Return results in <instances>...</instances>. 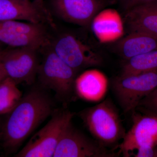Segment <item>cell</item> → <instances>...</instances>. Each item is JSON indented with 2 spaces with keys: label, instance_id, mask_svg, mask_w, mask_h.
<instances>
[{
  "label": "cell",
  "instance_id": "obj_12",
  "mask_svg": "<svg viewBox=\"0 0 157 157\" xmlns=\"http://www.w3.org/2000/svg\"><path fill=\"white\" fill-rule=\"evenodd\" d=\"M124 20L130 32L139 31L157 37V1L126 10Z\"/></svg>",
  "mask_w": 157,
  "mask_h": 157
},
{
  "label": "cell",
  "instance_id": "obj_1",
  "mask_svg": "<svg viewBox=\"0 0 157 157\" xmlns=\"http://www.w3.org/2000/svg\"><path fill=\"white\" fill-rule=\"evenodd\" d=\"M52 104L48 96L38 90L22 97L8 113L2 131L3 147L12 152L50 115Z\"/></svg>",
  "mask_w": 157,
  "mask_h": 157
},
{
  "label": "cell",
  "instance_id": "obj_25",
  "mask_svg": "<svg viewBox=\"0 0 157 157\" xmlns=\"http://www.w3.org/2000/svg\"><path fill=\"white\" fill-rule=\"evenodd\" d=\"M156 146L157 147V144H156ZM156 149H157V148Z\"/></svg>",
  "mask_w": 157,
  "mask_h": 157
},
{
  "label": "cell",
  "instance_id": "obj_21",
  "mask_svg": "<svg viewBox=\"0 0 157 157\" xmlns=\"http://www.w3.org/2000/svg\"><path fill=\"white\" fill-rule=\"evenodd\" d=\"M157 0H132L127 6L125 10H128V9L133 8L135 6L153 2H157Z\"/></svg>",
  "mask_w": 157,
  "mask_h": 157
},
{
  "label": "cell",
  "instance_id": "obj_7",
  "mask_svg": "<svg viewBox=\"0 0 157 157\" xmlns=\"http://www.w3.org/2000/svg\"><path fill=\"white\" fill-rule=\"evenodd\" d=\"M29 47H12L0 50V63L7 77L16 83L32 84L37 74L36 51Z\"/></svg>",
  "mask_w": 157,
  "mask_h": 157
},
{
  "label": "cell",
  "instance_id": "obj_17",
  "mask_svg": "<svg viewBox=\"0 0 157 157\" xmlns=\"http://www.w3.org/2000/svg\"><path fill=\"white\" fill-rule=\"evenodd\" d=\"M0 42L11 47H29L38 49L47 43L46 37L16 33L0 28Z\"/></svg>",
  "mask_w": 157,
  "mask_h": 157
},
{
  "label": "cell",
  "instance_id": "obj_9",
  "mask_svg": "<svg viewBox=\"0 0 157 157\" xmlns=\"http://www.w3.org/2000/svg\"><path fill=\"white\" fill-rule=\"evenodd\" d=\"M132 113V127L118 146L119 153L125 157L131 156L140 146H155L157 143V116L141 115L136 110Z\"/></svg>",
  "mask_w": 157,
  "mask_h": 157
},
{
  "label": "cell",
  "instance_id": "obj_4",
  "mask_svg": "<svg viewBox=\"0 0 157 157\" xmlns=\"http://www.w3.org/2000/svg\"><path fill=\"white\" fill-rule=\"evenodd\" d=\"M73 116L70 112L55 114L14 156L53 157L62 132Z\"/></svg>",
  "mask_w": 157,
  "mask_h": 157
},
{
  "label": "cell",
  "instance_id": "obj_6",
  "mask_svg": "<svg viewBox=\"0 0 157 157\" xmlns=\"http://www.w3.org/2000/svg\"><path fill=\"white\" fill-rule=\"evenodd\" d=\"M52 48L67 64L76 71L100 66L103 63L100 54L71 33L60 35L54 41Z\"/></svg>",
  "mask_w": 157,
  "mask_h": 157
},
{
  "label": "cell",
  "instance_id": "obj_19",
  "mask_svg": "<svg viewBox=\"0 0 157 157\" xmlns=\"http://www.w3.org/2000/svg\"><path fill=\"white\" fill-rule=\"evenodd\" d=\"M137 109L144 114L157 116V87L139 102Z\"/></svg>",
  "mask_w": 157,
  "mask_h": 157
},
{
  "label": "cell",
  "instance_id": "obj_2",
  "mask_svg": "<svg viewBox=\"0 0 157 157\" xmlns=\"http://www.w3.org/2000/svg\"><path fill=\"white\" fill-rule=\"evenodd\" d=\"M85 125L97 142L104 147H118L126 132L117 109L106 100L80 113Z\"/></svg>",
  "mask_w": 157,
  "mask_h": 157
},
{
  "label": "cell",
  "instance_id": "obj_10",
  "mask_svg": "<svg viewBox=\"0 0 157 157\" xmlns=\"http://www.w3.org/2000/svg\"><path fill=\"white\" fill-rule=\"evenodd\" d=\"M109 2V0H52L51 5L56 14L65 21L89 27Z\"/></svg>",
  "mask_w": 157,
  "mask_h": 157
},
{
  "label": "cell",
  "instance_id": "obj_16",
  "mask_svg": "<svg viewBox=\"0 0 157 157\" xmlns=\"http://www.w3.org/2000/svg\"><path fill=\"white\" fill-rule=\"evenodd\" d=\"M157 70V49L124 60L121 75L139 74Z\"/></svg>",
  "mask_w": 157,
  "mask_h": 157
},
{
  "label": "cell",
  "instance_id": "obj_18",
  "mask_svg": "<svg viewBox=\"0 0 157 157\" xmlns=\"http://www.w3.org/2000/svg\"><path fill=\"white\" fill-rule=\"evenodd\" d=\"M17 83L9 77L0 82V115L11 112L22 98Z\"/></svg>",
  "mask_w": 157,
  "mask_h": 157
},
{
  "label": "cell",
  "instance_id": "obj_14",
  "mask_svg": "<svg viewBox=\"0 0 157 157\" xmlns=\"http://www.w3.org/2000/svg\"><path fill=\"white\" fill-rule=\"evenodd\" d=\"M116 52L124 60L157 49V37L139 31L130 32L118 41Z\"/></svg>",
  "mask_w": 157,
  "mask_h": 157
},
{
  "label": "cell",
  "instance_id": "obj_15",
  "mask_svg": "<svg viewBox=\"0 0 157 157\" xmlns=\"http://www.w3.org/2000/svg\"><path fill=\"white\" fill-rule=\"evenodd\" d=\"M95 35L101 42H107L120 38L123 33L122 20L113 9L102 10L91 24Z\"/></svg>",
  "mask_w": 157,
  "mask_h": 157
},
{
  "label": "cell",
  "instance_id": "obj_8",
  "mask_svg": "<svg viewBox=\"0 0 157 157\" xmlns=\"http://www.w3.org/2000/svg\"><path fill=\"white\" fill-rule=\"evenodd\" d=\"M118 155L88 138L73 127L71 121L62 132L53 157H114Z\"/></svg>",
  "mask_w": 157,
  "mask_h": 157
},
{
  "label": "cell",
  "instance_id": "obj_11",
  "mask_svg": "<svg viewBox=\"0 0 157 157\" xmlns=\"http://www.w3.org/2000/svg\"><path fill=\"white\" fill-rule=\"evenodd\" d=\"M49 20L42 0H0V21H25L42 24Z\"/></svg>",
  "mask_w": 157,
  "mask_h": 157
},
{
  "label": "cell",
  "instance_id": "obj_20",
  "mask_svg": "<svg viewBox=\"0 0 157 157\" xmlns=\"http://www.w3.org/2000/svg\"><path fill=\"white\" fill-rule=\"evenodd\" d=\"M155 146L146 145L140 147L137 149V153L135 155V157H157V149Z\"/></svg>",
  "mask_w": 157,
  "mask_h": 157
},
{
  "label": "cell",
  "instance_id": "obj_22",
  "mask_svg": "<svg viewBox=\"0 0 157 157\" xmlns=\"http://www.w3.org/2000/svg\"><path fill=\"white\" fill-rule=\"evenodd\" d=\"M7 77L5 71L3 69L2 66L0 63V82L4 80Z\"/></svg>",
  "mask_w": 157,
  "mask_h": 157
},
{
  "label": "cell",
  "instance_id": "obj_23",
  "mask_svg": "<svg viewBox=\"0 0 157 157\" xmlns=\"http://www.w3.org/2000/svg\"><path fill=\"white\" fill-rule=\"evenodd\" d=\"M132 1V0H119L125 9H126L127 6Z\"/></svg>",
  "mask_w": 157,
  "mask_h": 157
},
{
  "label": "cell",
  "instance_id": "obj_5",
  "mask_svg": "<svg viewBox=\"0 0 157 157\" xmlns=\"http://www.w3.org/2000/svg\"><path fill=\"white\" fill-rule=\"evenodd\" d=\"M76 72L51 48L39 65L37 75L44 87L52 90L59 97L64 98L70 95L74 88Z\"/></svg>",
  "mask_w": 157,
  "mask_h": 157
},
{
  "label": "cell",
  "instance_id": "obj_13",
  "mask_svg": "<svg viewBox=\"0 0 157 157\" xmlns=\"http://www.w3.org/2000/svg\"><path fill=\"white\" fill-rule=\"evenodd\" d=\"M108 86L105 75L97 70L85 71L75 79L74 89L77 95L86 101L97 102L105 96Z\"/></svg>",
  "mask_w": 157,
  "mask_h": 157
},
{
  "label": "cell",
  "instance_id": "obj_24",
  "mask_svg": "<svg viewBox=\"0 0 157 157\" xmlns=\"http://www.w3.org/2000/svg\"><path fill=\"white\" fill-rule=\"evenodd\" d=\"M3 44H2V43H1L0 42V50H1V49H2V45Z\"/></svg>",
  "mask_w": 157,
  "mask_h": 157
},
{
  "label": "cell",
  "instance_id": "obj_3",
  "mask_svg": "<svg viewBox=\"0 0 157 157\" xmlns=\"http://www.w3.org/2000/svg\"><path fill=\"white\" fill-rule=\"evenodd\" d=\"M157 87V70L139 74L121 75L113 82L112 89L125 112L136 110L139 102Z\"/></svg>",
  "mask_w": 157,
  "mask_h": 157
}]
</instances>
